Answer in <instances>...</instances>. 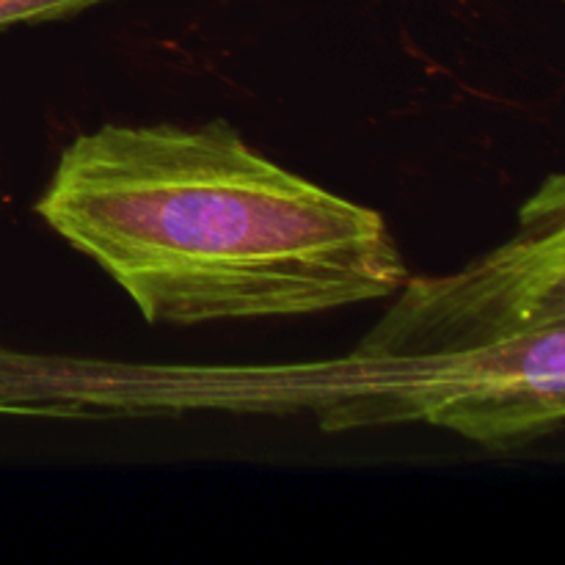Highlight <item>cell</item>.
<instances>
[{"instance_id":"cell-1","label":"cell","mask_w":565,"mask_h":565,"mask_svg":"<svg viewBox=\"0 0 565 565\" xmlns=\"http://www.w3.org/2000/svg\"><path fill=\"white\" fill-rule=\"evenodd\" d=\"M36 213L152 326L303 318L408 279L381 213L268 160L226 119L81 132Z\"/></svg>"},{"instance_id":"cell-2","label":"cell","mask_w":565,"mask_h":565,"mask_svg":"<svg viewBox=\"0 0 565 565\" xmlns=\"http://www.w3.org/2000/svg\"><path fill=\"white\" fill-rule=\"evenodd\" d=\"M315 414L329 434L428 423L491 452L561 430L565 370L483 353H362L268 367H180L0 348V412Z\"/></svg>"},{"instance_id":"cell-3","label":"cell","mask_w":565,"mask_h":565,"mask_svg":"<svg viewBox=\"0 0 565 565\" xmlns=\"http://www.w3.org/2000/svg\"><path fill=\"white\" fill-rule=\"evenodd\" d=\"M110 0H0V28L20 22H50L81 14Z\"/></svg>"}]
</instances>
